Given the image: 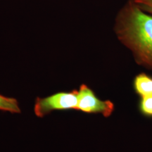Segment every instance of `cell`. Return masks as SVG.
Here are the masks:
<instances>
[{"label": "cell", "mask_w": 152, "mask_h": 152, "mask_svg": "<svg viewBox=\"0 0 152 152\" xmlns=\"http://www.w3.org/2000/svg\"><path fill=\"white\" fill-rule=\"evenodd\" d=\"M138 110L144 117L152 118V94L140 97Z\"/></svg>", "instance_id": "6"}, {"label": "cell", "mask_w": 152, "mask_h": 152, "mask_svg": "<svg viewBox=\"0 0 152 152\" xmlns=\"http://www.w3.org/2000/svg\"><path fill=\"white\" fill-rule=\"evenodd\" d=\"M78 102L77 90L58 92L46 97H37L34 104V113L38 118H43L53 111L76 110Z\"/></svg>", "instance_id": "2"}, {"label": "cell", "mask_w": 152, "mask_h": 152, "mask_svg": "<svg viewBox=\"0 0 152 152\" xmlns=\"http://www.w3.org/2000/svg\"><path fill=\"white\" fill-rule=\"evenodd\" d=\"M142 9L152 14V0H132Z\"/></svg>", "instance_id": "7"}, {"label": "cell", "mask_w": 152, "mask_h": 152, "mask_svg": "<svg viewBox=\"0 0 152 152\" xmlns=\"http://www.w3.org/2000/svg\"><path fill=\"white\" fill-rule=\"evenodd\" d=\"M114 30L139 65L152 71V14L130 0L118 14Z\"/></svg>", "instance_id": "1"}, {"label": "cell", "mask_w": 152, "mask_h": 152, "mask_svg": "<svg viewBox=\"0 0 152 152\" xmlns=\"http://www.w3.org/2000/svg\"><path fill=\"white\" fill-rule=\"evenodd\" d=\"M77 106L76 111L88 114H102L109 118L115 110V105L110 100H102L88 85L82 84L77 90Z\"/></svg>", "instance_id": "3"}, {"label": "cell", "mask_w": 152, "mask_h": 152, "mask_svg": "<svg viewBox=\"0 0 152 152\" xmlns=\"http://www.w3.org/2000/svg\"><path fill=\"white\" fill-rule=\"evenodd\" d=\"M0 111L11 113H20V106L16 99L0 94Z\"/></svg>", "instance_id": "5"}, {"label": "cell", "mask_w": 152, "mask_h": 152, "mask_svg": "<svg viewBox=\"0 0 152 152\" xmlns=\"http://www.w3.org/2000/svg\"><path fill=\"white\" fill-rule=\"evenodd\" d=\"M132 87L140 97L152 94V76L145 73H140L134 77Z\"/></svg>", "instance_id": "4"}]
</instances>
